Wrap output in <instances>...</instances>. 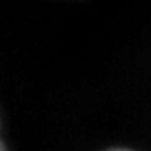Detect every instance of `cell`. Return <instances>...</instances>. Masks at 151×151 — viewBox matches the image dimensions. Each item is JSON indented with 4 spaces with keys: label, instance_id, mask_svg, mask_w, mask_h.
I'll return each mask as SVG.
<instances>
[{
    "label": "cell",
    "instance_id": "6da1fadb",
    "mask_svg": "<svg viewBox=\"0 0 151 151\" xmlns=\"http://www.w3.org/2000/svg\"><path fill=\"white\" fill-rule=\"evenodd\" d=\"M0 151H6V148H5V145H3V142H2V139H0Z\"/></svg>",
    "mask_w": 151,
    "mask_h": 151
},
{
    "label": "cell",
    "instance_id": "7a4b0ae2",
    "mask_svg": "<svg viewBox=\"0 0 151 151\" xmlns=\"http://www.w3.org/2000/svg\"><path fill=\"white\" fill-rule=\"evenodd\" d=\"M113 151H127V150H113Z\"/></svg>",
    "mask_w": 151,
    "mask_h": 151
}]
</instances>
